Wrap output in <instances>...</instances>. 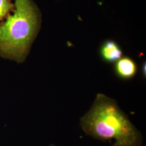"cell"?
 <instances>
[{
	"instance_id": "cell-1",
	"label": "cell",
	"mask_w": 146,
	"mask_h": 146,
	"mask_svg": "<svg viewBox=\"0 0 146 146\" xmlns=\"http://www.w3.org/2000/svg\"><path fill=\"white\" fill-rule=\"evenodd\" d=\"M84 133L100 141L114 140L112 146H142L140 131L121 110L115 100L97 94L88 111L80 119Z\"/></svg>"
},
{
	"instance_id": "cell-2",
	"label": "cell",
	"mask_w": 146,
	"mask_h": 146,
	"mask_svg": "<svg viewBox=\"0 0 146 146\" xmlns=\"http://www.w3.org/2000/svg\"><path fill=\"white\" fill-rule=\"evenodd\" d=\"M41 16L32 0H15V7L0 25V56L23 62L40 29Z\"/></svg>"
},
{
	"instance_id": "cell-3",
	"label": "cell",
	"mask_w": 146,
	"mask_h": 146,
	"mask_svg": "<svg viewBox=\"0 0 146 146\" xmlns=\"http://www.w3.org/2000/svg\"><path fill=\"white\" fill-rule=\"evenodd\" d=\"M114 70L119 78L125 80L133 78L137 72V66L131 58L122 57L115 62Z\"/></svg>"
},
{
	"instance_id": "cell-4",
	"label": "cell",
	"mask_w": 146,
	"mask_h": 146,
	"mask_svg": "<svg viewBox=\"0 0 146 146\" xmlns=\"http://www.w3.org/2000/svg\"><path fill=\"white\" fill-rule=\"evenodd\" d=\"M100 54L106 62H116L122 57L123 52L120 46L113 40H107L101 46Z\"/></svg>"
},
{
	"instance_id": "cell-5",
	"label": "cell",
	"mask_w": 146,
	"mask_h": 146,
	"mask_svg": "<svg viewBox=\"0 0 146 146\" xmlns=\"http://www.w3.org/2000/svg\"><path fill=\"white\" fill-rule=\"evenodd\" d=\"M15 7V0H0V25L5 20Z\"/></svg>"
},
{
	"instance_id": "cell-6",
	"label": "cell",
	"mask_w": 146,
	"mask_h": 146,
	"mask_svg": "<svg viewBox=\"0 0 146 146\" xmlns=\"http://www.w3.org/2000/svg\"><path fill=\"white\" fill-rule=\"evenodd\" d=\"M142 74L143 77L146 78V62H145L143 63L142 65Z\"/></svg>"
}]
</instances>
